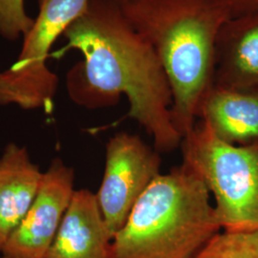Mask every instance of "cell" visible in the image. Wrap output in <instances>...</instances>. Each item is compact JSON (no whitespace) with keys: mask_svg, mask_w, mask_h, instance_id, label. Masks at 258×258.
Listing matches in <instances>:
<instances>
[{"mask_svg":"<svg viewBox=\"0 0 258 258\" xmlns=\"http://www.w3.org/2000/svg\"><path fill=\"white\" fill-rule=\"evenodd\" d=\"M0 258H6V257H3V256H2V257H0Z\"/></svg>","mask_w":258,"mask_h":258,"instance_id":"obj_15","label":"cell"},{"mask_svg":"<svg viewBox=\"0 0 258 258\" xmlns=\"http://www.w3.org/2000/svg\"><path fill=\"white\" fill-rule=\"evenodd\" d=\"M90 0H38L39 12L23 37L17 60L0 73V105L51 113L58 79L47 61L66 29L86 10Z\"/></svg>","mask_w":258,"mask_h":258,"instance_id":"obj_5","label":"cell"},{"mask_svg":"<svg viewBox=\"0 0 258 258\" xmlns=\"http://www.w3.org/2000/svg\"><path fill=\"white\" fill-rule=\"evenodd\" d=\"M195 258H258V231H219Z\"/></svg>","mask_w":258,"mask_h":258,"instance_id":"obj_12","label":"cell"},{"mask_svg":"<svg viewBox=\"0 0 258 258\" xmlns=\"http://www.w3.org/2000/svg\"><path fill=\"white\" fill-rule=\"evenodd\" d=\"M123 17L154 49L172 92L171 118L184 135L214 83V46L231 14L215 0H115Z\"/></svg>","mask_w":258,"mask_h":258,"instance_id":"obj_2","label":"cell"},{"mask_svg":"<svg viewBox=\"0 0 258 258\" xmlns=\"http://www.w3.org/2000/svg\"><path fill=\"white\" fill-rule=\"evenodd\" d=\"M112 240L96 194L75 190L45 258H112Z\"/></svg>","mask_w":258,"mask_h":258,"instance_id":"obj_9","label":"cell"},{"mask_svg":"<svg viewBox=\"0 0 258 258\" xmlns=\"http://www.w3.org/2000/svg\"><path fill=\"white\" fill-rule=\"evenodd\" d=\"M231 14V18L255 12L258 10V0H215Z\"/></svg>","mask_w":258,"mask_h":258,"instance_id":"obj_14","label":"cell"},{"mask_svg":"<svg viewBox=\"0 0 258 258\" xmlns=\"http://www.w3.org/2000/svg\"><path fill=\"white\" fill-rule=\"evenodd\" d=\"M181 147L183 164L214 197L223 231H258V141L228 144L200 121L184 135Z\"/></svg>","mask_w":258,"mask_h":258,"instance_id":"obj_4","label":"cell"},{"mask_svg":"<svg viewBox=\"0 0 258 258\" xmlns=\"http://www.w3.org/2000/svg\"><path fill=\"white\" fill-rule=\"evenodd\" d=\"M62 37L64 46L51 58L59 59L73 50L83 57L66 75L67 93L75 103L87 109L110 107L124 95L129 109L120 120H136L160 153L181 147L183 137L171 118L173 99L164 67L115 0H90Z\"/></svg>","mask_w":258,"mask_h":258,"instance_id":"obj_1","label":"cell"},{"mask_svg":"<svg viewBox=\"0 0 258 258\" xmlns=\"http://www.w3.org/2000/svg\"><path fill=\"white\" fill-rule=\"evenodd\" d=\"M43 172L27 149L9 144L0 157V252L34 202Z\"/></svg>","mask_w":258,"mask_h":258,"instance_id":"obj_10","label":"cell"},{"mask_svg":"<svg viewBox=\"0 0 258 258\" xmlns=\"http://www.w3.org/2000/svg\"><path fill=\"white\" fill-rule=\"evenodd\" d=\"M213 85L258 92V10L227 20L215 40Z\"/></svg>","mask_w":258,"mask_h":258,"instance_id":"obj_8","label":"cell"},{"mask_svg":"<svg viewBox=\"0 0 258 258\" xmlns=\"http://www.w3.org/2000/svg\"><path fill=\"white\" fill-rule=\"evenodd\" d=\"M197 118L223 142L246 145L258 141V92L213 85L198 108Z\"/></svg>","mask_w":258,"mask_h":258,"instance_id":"obj_11","label":"cell"},{"mask_svg":"<svg viewBox=\"0 0 258 258\" xmlns=\"http://www.w3.org/2000/svg\"><path fill=\"white\" fill-rule=\"evenodd\" d=\"M160 152L135 134L119 132L105 148V167L96 194L112 238L127 220L139 199L161 175Z\"/></svg>","mask_w":258,"mask_h":258,"instance_id":"obj_6","label":"cell"},{"mask_svg":"<svg viewBox=\"0 0 258 258\" xmlns=\"http://www.w3.org/2000/svg\"><path fill=\"white\" fill-rule=\"evenodd\" d=\"M74 170L55 159L37 196L2 250L6 258H45L75 192Z\"/></svg>","mask_w":258,"mask_h":258,"instance_id":"obj_7","label":"cell"},{"mask_svg":"<svg viewBox=\"0 0 258 258\" xmlns=\"http://www.w3.org/2000/svg\"><path fill=\"white\" fill-rule=\"evenodd\" d=\"M221 230L211 194L182 164L161 174L112 240V258H195Z\"/></svg>","mask_w":258,"mask_h":258,"instance_id":"obj_3","label":"cell"},{"mask_svg":"<svg viewBox=\"0 0 258 258\" xmlns=\"http://www.w3.org/2000/svg\"><path fill=\"white\" fill-rule=\"evenodd\" d=\"M25 11L24 0H0V37L9 41L23 37L34 24Z\"/></svg>","mask_w":258,"mask_h":258,"instance_id":"obj_13","label":"cell"}]
</instances>
